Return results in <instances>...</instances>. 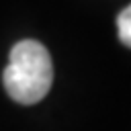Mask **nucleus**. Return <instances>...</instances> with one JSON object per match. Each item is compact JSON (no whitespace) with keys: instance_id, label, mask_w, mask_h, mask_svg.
Returning <instances> with one entry per match:
<instances>
[{"instance_id":"1","label":"nucleus","mask_w":131,"mask_h":131,"mask_svg":"<svg viewBox=\"0 0 131 131\" xmlns=\"http://www.w3.org/2000/svg\"><path fill=\"white\" fill-rule=\"evenodd\" d=\"M2 84L18 104L43 100L53 84V63L47 47L35 39H23L10 49L8 66L2 72Z\"/></svg>"},{"instance_id":"2","label":"nucleus","mask_w":131,"mask_h":131,"mask_svg":"<svg viewBox=\"0 0 131 131\" xmlns=\"http://www.w3.org/2000/svg\"><path fill=\"white\" fill-rule=\"evenodd\" d=\"M117 35L123 45L131 47V4L117 14Z\"/></svg>"}]
</instances>
